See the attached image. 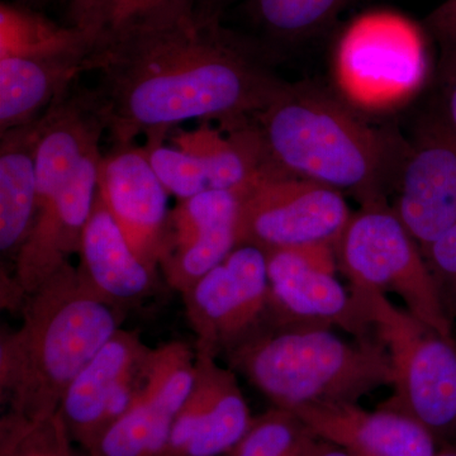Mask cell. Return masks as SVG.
I'll use <instances>...</instances> for the list:
<instances>
[{
  "mask_svg": "<svg viewBox=\"0 0 456 456\" xmlns=\"http://www.w3.org/2000/svg\"><path fill=\"white\" fill-rule=\"evenodd\" d=\"M150 351L136 332L118 330L66 389L59 413L86 455L134 403Z\"/></svg>",
  "mask_w": 456,
  "mask_h": 456,
  "instance_id": "obj_12",
  "label": "cell"
},
{
  "mask_svg": "<svg viewBox=\"0 0 456 456\" xmlns=\"http://www.w3.org/2000/svg\"><path fill=\"white\" fill-rule=\"evenodd\" d=\"M90 50L0 56V131L37 119L74 86ZM0 132V134H2Z\"/></svg>",
  "mask_w": 456,
  "mask_h": 456,
  "instance_id": "obj_19",
  "label": "cell"
},
{
  "mask_svg": "<svg viewBox=\"0 0 456 456\" xmlns=\"http://www.w3.org/2000/svg\"><path fill=\"white\" fill-rule=\"evenodd\" d=\"M274 407L358 403L395 383L392 362L374 338L351 340L321 327L266 326L224 356Z\"/></svg>",
  "mask_w": 456,
  "mask_h": 456,
  "instance_id": "obj_3",
  "label": "cell"
},
{
  "mask_svg": "<svg viewBox=\"0 0 456 456\" xmlns=\"http://www.w3.org/2000/svg\"><path fill=\"white\" fill-rule=\"evenodd\" d=\"M239 206L235 191L208 189L170 212L159 257L170 288L187 292L236 248Z\"/></svg>",
  "mask_w": 456,
  "mask_h": 456,
  "instance_id": "obj_15",
  "label": "cell"
},
{
  "mask_svg": "<svg viewBox=\"0 0 456 456\" xmlns=\"http://www.w3.org/2000/svg\"><path fill=\"white\" fill-rule=\"evenodd\" d=\"M255 121L274 169L353 191L364 203L380 200L386 142L340 102L287 83Z\"/></svg>",
  "mask_w": 456,
  "mask_h": 456,
  "instance_id": "obj_4",
  "label": "cell"
},
{
  "mask_svg": "<svg viewBox=\"0 0 456 456\" xmlns=\"http://www.w3.org/2000/svg\"><path fill=\"white\" fill-rule=\"evenodd\" d=\"M350 290L392 362L395 397L384 408L416 419L434 436L455 432L456 341L393 305L388 294Z\"/></svg>",
  "mask_w": 456,
  "mask_h": 456,
  "instance_id": "obj_5",
  "label": "cell"
},
{
  "mask_svg": "<svg viewBox=\"0 0 456 456\" xmlns=\"http://www.w3.org/2000/svg\"><path fill=\"white\" fill-rule=\"evenodd\" d=\"M308 456H351L349 452H345L344 449L338 448L332 444L326 443V441L314 439L312 444L310 454Z\"/></svg>",
  "mask_w": 456,
  "mask_h": 456,
  "instance_id": "obj_32",
  "label": "cell"
},
{
  "mask_svg": "<svg viewBox=\"0 0 456 456\" xmlns=\"http://www.w3.org/2000/svg\"><path fill=\"white\" fill-rule=\"evenodd\" d=\"M347 0H248V13L266 36L277 41L308 37L325 28Z\"/></svg>",
  "mask_w": 456,
  "mask_h": 456,
  "instance_id": "obj_22",
  "label": "cell"
},
{
  "mask_svg": "<svg viewBox=\"0 0 456 456\" xmlns=\"http://www.w3.org/2000/svg\"><path fill=\"white\" fill-rule=\"evenodd\" d=\"M93 50L92 37L79 27L57 22L45 12L0 3V56Z\"/></svg>",
  "mask_w": 456,
  "mask_h": 456,
  "instance_id": "obj_21",
  "label": "cell"
},
{
  "mask_svg": "<svg viewBox=\"0 0 456 456\" xmlns=\"http://www.w3.org/2000/svg\"><path fill=\"white\" fill-rule=\"evenodd\" d=\"M314 434L294 413L273 407L254 419L230 456H308Z\"/></svg>",
  "mask_w": 456,
  "mask_h": 456,
  "instance_id": "obj_24",
  "label": "cell"
},
{
  "mask_svg": "<svg viewBox=\"0 0 456 456\" xmlns=\"http://www.w3.org/2000/svg\"><path fill=\"white\" fill-rule=\"evenodd\" d=\"M98 193L134 254L159 272L171 212L169 191L152 169L143 146L113 143L102 158Z\"/></svg>",
  "mask_w": 456,
  "mask_h": 456,
  "instance_id": "obj_16",
  "label": "cell"
},
{
  "mask_svg": "<svg viewBox=\"0 0 456 456\" xmlns=\"http://www.w3.org/2000/svg\"><path fill=\"white\" fill-rule=\"evenodd\" d=\"M125 314L65 264L26 297L20 323L0 341V392L9 412L49 417L118 330Z\"/></svg>",
  "mask_w": 456,
  "mask_h": 456,
  "instance_id": "obj_2",
  "label": "cell"
},
{
  "mask_svg": "<svg viewBox=\"0 0 456 456\" xmlns=\"http://www.w3.org/2000/svg\"><path fill=\"white\" fill-rule=\"evenodd\" d=\"M41 116L2 132L0 142V250L14 254L28 236L37 212V149Z\"/></svg>",
  "mask_w": 456,
  "mask_h": 456,
  "instance_id": "obj_20",
  "label": "cell"
},
{
  "mask_svg": "<svg viewBox=\"0 0 456 456\" xmlns=\"http://www.w3.org/2000/svg\"><path fill=\"white\" fill-rule=\"evenodd\" d=\"M196 358V349L183 341L151 347L134 403L86 456H163L193 387Z\"/></svg>",
  "mask_w": 456,
  "mask_h": 456,
  "instance_id": "obj_11",
  "label": "cell"
},
{
  "mask_svg": "<svg viewBox=\"0 0 456 456\" xmlns=\"http://www.w3.org/2000/svg\"><path fill=\"white\" fill-rule=\"evenodd\" d=\"M439 61V112L456 136V41L441 42Z\"/></svg>",
  "mask_w": 456,
  "mask_h": 456,
  "instance_id": "obj_28",
  "label": "cell"
},
{
  "mask_svg": "<svg viewBox=\"0 0 456 456\" xmlns=\"http://www.w3.org/2000/svg\"><path fill=\"white\" fill-rule=\"evenodd\" d=\"M59 412L25 417L8 412L0 421V456H77Z\"/></svg>",
  "mask_w": 456,
  "mask_h": 456,
  "instance_id": "obj_25",
  "label": "cell"
},
{
  "mask_svg": "<svg viewBox=\"0 0 456 456\" xmlns=\"http://www.w3.org/2000/svg\"><path fill=\"white\" fill-rule=\"evenodd\" d=\"M188 7H196V0H86L74 26L88 33L94 47L131 27Z\"/></svg>",
  "mask_w": 456,
  "mask_h": 456,
  "instance_id": "obj_23",
  "label": "cell"
},
{
  "mask_svg": "<svg viewBox=\"0 0 456 456\" xmlns=\"http://www.w3.org/2000/svg\"><path fill=\"white\" fill-rule=\"evenodd\" d=\"M335 256L350 287L395 294L413 317L456 341L421 248L382 200L364 203L351 216Z\"/></svg>",
  "mask_w": 456,
  "mask_h": 456,
  "instance_id": "obj_6",
  "label": "cell"
},
{
  "mask_svg": "<svg viewBox=\"0 0 456 456\" xmlns=\"http://www.w3.org/2000/svg\"><path fill=\"white\" fill-rule=\"evenodd\" d=\"M336 65L350 98L369 107L391 106L412 94L424 80V37L406 17L371 12L345 31Z\"/></svg>",
  "mask_w": 456,
  "mask_h": 456,
  "instance_id": "obj_9",
  "label": "cell"
},
{
  "mask_svg": "<svg viewBox=\"0 0 456 456\" xmlns=\"http://www.w3.org/2000/svg\"><path fill=\"white\" fill-rule=\"evenodd\" d=\"M395 212L421 250L456 224V136L439 110L417 128Z\"/></svg>",
  "mask_w": 456,
  "mask_h": 456,
  "instance_id": "obj_13",
  "label": "cell"
},
{
  "mask_svg": "<svg viewBox=\"0 0 456 456\" xmlns=\"http://www.w3.org/2000/svg\"><path fill=\"white\" fill-rule=\"evenodd\" d=\"M253 421L236 371L215 356L197 353L193 387L174 421L163 456L227 455Z\"/></svg>",
  "mask_w": 456,
  "mask_h": 456,
  "instance_id": "obj_14",
  "label": "cell"
},
{
  "mask_svg": "<svg viewBox=\"0 0 456 456\" xmlns=\"http://www.w3.org/2000/svg\"><path fill=\"white\" fill-rule=\"evenodd\" d=\"M77 255L83 278L123 312L145 301L154 290L159 272L134 254L99 193Z\"/></svg>",
  "mask_w": 456,
  "mask_h": 456,
  "instance_id": "obj_18",
  "label": "cell"
},
{
  "mask_svg": "<svg viewBox=\"0 0 456 456\" xmlns=\"http://www.w3.org/2000/svg\"><path fill=\"white\" fill-rule=\"evenodd\" d=\"M318 439L351 456H436L435 436L395 411H367L358 403L312 404L289 411Z\"/></svg>",
  "mask_w": 456,
  "mask_h": 456,
  "instance_id": "obj_17",
  "label": "cell"
},
{
  "mask_svg": "<svg viewBox=\"0 0 456 456\" xmlns=\"http://www.w3.org/2000/svg\"><path fill=\"white\" fill-rule=\"evenodd\" d=\"M97 73L93 97L112 143L165 140L187 121L231 128L251 121L285 86L256 42L221 18L179 9L93 47L84 73Z\"/></svg>",
  "mask_w": 456,
  "mask_h": 456,
  "instance_id": "obj_1",
  "label": "cell"
},
{
  "mask_svg": "<svg viewBox=\"0 0 456 456\" xmlns=\"http://www.w3.org/2000/svg\"><path fill=\"white\" fill-rule=\"evenodd\" d=\"M236 0H196L197 13L208 17H222L224 8Z\"/></svg>",
  "mask_w": 456,
  "mask_h": 456,
  "instance_id": "obj_31",
  "label": "cell"
},
{
  "mask_svg": "<svg viewBox=\"0 0 456 456\" xmlns=\"http://www.w3.org/2000/svg\"><path fill=\"white\" fill-rule=\"evenodd\" d=\"M197 353L224 358L269 325L265 251L237 245L230 255L182 294Z\"/></svg>",
  "mask_w": 456,
  "mask_h": 456,
  "instance_id": "obj_8",
  "label": "cell"
},
{
  "mask_svg": "<svg viewBox=\"0 0 456 456\" xmlns=\"http://www.w3.org/2000/svg\"><path fill=\"white\" fill-rule=\"evenodd\" d=\"M86 0H75L73 11H71L70 20H69V25L74 26L75 18H77V13H79L80 8L84 4Z\"/></svg>",
  "mask_w": 456,
  "mask_h": 456,
  "instance_id": "obj_33",
  "label": "cell"
},
{
  "mask_svg": "<svg viewBox=\"0 0 456 456\" xmlns=\"http://www.w3.org/2000/svg\"><path fill=\"white\" fill-rule=\"evenodd\" d=\"M164 141L147 140L142 146L152 169L169 194L184 200L208 191V176L196 156L175 145L167 146Z\"/></svg>",
  "mask_w": 456,
  "mask_h": 456,
  "instance_id": "obj_26",
  "label": "cell"
},
{
  "mask_svg": "<svg viewBox=\"0 0 456 456\" xmlns=\"http://www.w3.org/2000/svg\"><path fill=\"white\" fill-rule=\"evenodd\" d=\"M8 2L16 3V4L23 5V7L36 9V11L45 12V13H46V8L51 7V5L61 7L65 12V23L69 25L75 0H8Z\"/></svg>",
  "mask_w": 456,
  "mask_h": 456,
  "instance_id": "obj_30",
  "label": "cell"
},
{
  "mask_svg": "<svg viewBox=\"0 0 456 456\" xmlns=\"http://www.w3.org/2000/svg\"><path fill=\"white\" fill-rule=\"evenodd\" d=\"M456 340V224L422 250Z\"/></svg>",
  "mask_w": 456,
  "mask_h": 456,
  "instance_id": "obj_27",
  "label": "cell"
},
{
  "mask_svg": "<svg viewBox=\"0 0 456 456\" xmlns=\"http://www.w3.org/2000/svg\"><path fill=\"white\" fill-rule=\"evenodd\" d=\"M239 194L237 245L261 250L334 246L351 220L340 191L270 170Z\"/></svg>",
  "mask_w": 456,
  "mask_h": 456,
  "instance_id": "obj_7",
  "label": "cell"
},
{
  "mask_svg": "<svg viewBox=\"0 0 456 456\" xmlns=\"http://www.w3.org/2000/svg\"><path fill=\"white\" fill-rule=\"evenodd\" d=\"M265 254L270 326L338 327L351 338H374L353 293L336 278L334 246L278 248Z\"/></svg>",
  "mask_w": 456,
  "mask_h": 456,
  "instance_id": "obj_10",
  "label": "cell"
},
{
  "mask_svg": "<svg viewBox=\"0 0 456 456\" xmlns=\"http://www.w3.org/2000/svg\"><path fill=\"white\" fill-rule=\"evenodd\" d=\"M426 28L439 42L456 41V0H446L426 18Z\"/></svg>",
  "mask_w": 456,
  "mask_h": 456,
  "instance_id": "obj_29",
  "label": "cell"
},
{
  "mask_svg": "<svg viewBox=\"0 0 456 456\" xmlns=\"http://www.w3.org/2000/svg\"><path fill=\"white\" fill-rule=\"evenodd\" d=\"M436 456H456V452H441V454H437Z\"/></svg>",
  "mask_w": 456,
  "mask_h": 456,
  "instance_id": "obj_34",
  "label": "cell"
}]
</instances>
